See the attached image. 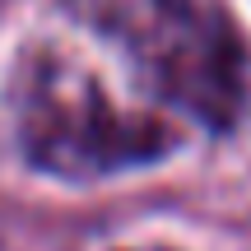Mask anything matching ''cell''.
I'll return each instance as SVG.
<instances>
[{
  "mask_svg": "<svg viewBox=\"0 0 251 251\" xmlns=\"http://www.w3.org/2000/svg\"><path fill=\"white\" fill-rule=\"evenodd\" d=\"M121 47L144 79L200 117L233 130L251 107V37L224 0H65Z\"/></svg>",
  "mask_w": 251,
  "mask_h": 251,
  "instance_id": "1",
  "label": "cell"
},
{
  "mask_svg": "<svg viewBox=\"0 0 251 251\" xmlns=\"http://www.w3.org/2000/svg\"><path fill=\"white\" fill-rule=\"evenodd\" d=\"M14 117L28 163L70 181L149 168L168 149H177V135L158 117L121 112L102 79L56 51H33L19 65Z\"/></svg>",
  "mask_w": 251,
  "mask_h": 251,
  "instance_id": "2",
  "label": "cell"
}]
</instances>
